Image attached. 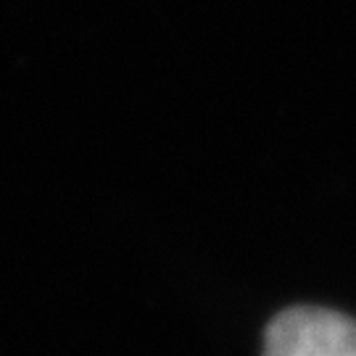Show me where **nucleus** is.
<instances>
[{
  "instance_id": "f257e3e1",
  "label": "nucleus",
  "mask_w": 356,
  "mask_h": 356,
  "mask_svg": "<svg viewBox=\"0 0 356 356\" xmlns=\"http://www.w3.org/2000/svg\"><path fill=\"white\" fill-rule=\"evenodd\" d=\"M264 356H356V322L319 306L285 309L269 322Z\"/></svg>"
}]
</instances>
